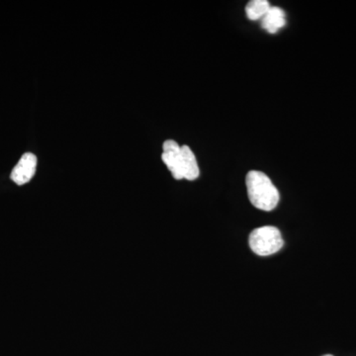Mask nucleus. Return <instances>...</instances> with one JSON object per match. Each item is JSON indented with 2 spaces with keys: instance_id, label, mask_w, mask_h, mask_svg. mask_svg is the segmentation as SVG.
Returning <instances> with one entry per match:
<instances>
[{
  "instance_id": "39448f33",
  "label": "nucleus",
  "mask_w": 356,
  "mask_h": 356,
  "mask_svg": "<svg viewBox=\"0 0 356 356\" xmlns=\"http://www.w3.org/2000/svg\"><path fill=\"white\" fill-rule=\"evenodd\" d=\"M286 25V15L280 7L271 6L261 20V26L266 31L275 34Z\"/></svg>"
},
{
  "instance_id": "f257e3e1",
  "label": "nucleus",
  "mask_w": 356,
  "mask_h": 356,
  "mask_svg": "<svg viewBox=\"0 0 356 356\" xmlns=\"http://www.w3.org/2000/svg\"><path fill=\"white\" fill-rule=\"evenodd\" d=\"M250 203L257 209L273 211L280 203V192L266 173L252 170L245 178Z\"/></svg>"
},
{
  "instance_id": "7ed1b4c3",
  "label": "nucleus",
  "mask_w": 356,
  "mask_h": 356,
  "mask_svg": "<svg viewBox=\"0 0 356 356\" xmlns=\"http://www.w3.org/2000/svg\"><path fill=\"white\" fill-rule=\"evenodd\" d=\"M36 168L37 156L32 153H26L13 168L10 175L11 180L17 185L28 184L34 177Z\"/></svg>"
},
{
  "instance_id": "423d86ee",
  "label": "nucleus",
  "mask_w": 356,
  "mask_h": 356,
  "mask_svg": "<svg viewBox=\"0 0 356 356\" xmlns=\"http://www.w3.org/2000/svg\"><path fill=\"white\" fill-rule=\"evenodd\" d=\"M181 172L184 179L195 180L200 175L197 159L188 146L181 147Z\"/></svg>"
},
{
  "instance_id": "f03ea898",
  "label": "nucleus",
  "mask_w": 356,
  "mask_h": 356,
  "mask_svg": "<svg viewBox=\"0 0 356 356\" xmlns=\"http://www.w3.org/2000/svg\"><path fill=\"white\" fill-rule=\"evenodd\" d=\"M250 250L259 257L276 254L282 248V236L280 229L273 226H264L252 232L248 238Z\"/></svg>"
},
{
  "instance_id": "6e6552de",
  "label": "nucleus",
  "mask_w": 356,
  "mask_h": 356,
  "mask_svg": "<svg viewBox=\"0 0 356 356\" xmlns=\"http://www.w3.org/2000/svg\"><path fill=\"white\" fill-rule=\"evenodd\" d=\"M325 356H332V355H325Z\"/></svg>"
},
{
  "instance_id": "0eeeda50",
  "label": "nucleus",
  "mask_w": 356,
  "mask_h": 356,
  "mask_svg": "<svg viewBox=\"0 0 356 356\" xmlns=\"http://www.w3.org/2000/svg\"><path fill=\"white\" fill-rule=\"evenodd\" d=\"M270 7V3L267 0H252L245 7V13L250 20L262 19Z\"/></svg>"
},
{
  "instance_id": "20e7f679",
  "label": "nucleus",
  "mask_w": 356,
  "mask_h": 356,
  "mask_svg": "<svg viewBox=\"0 0 356 356\" xmlns=\"http://www.w3.org/2000/svg\"><path fill=\"white\" fill-rule=\"evenodd\" d=\"M163 149L161 159L172 172V177L177 180L184 179L181 172V147L175 140H168L163 143Z\"/></svg>"
}]
</instances>
